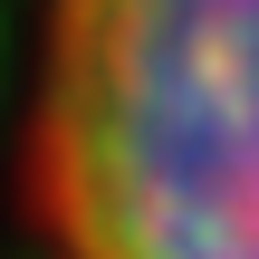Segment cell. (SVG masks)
Listing matches in <instances>:
<instances>
[{
  "mask_svg": "<svg viewBox=\"0 0 259 259\" xmlns=\"http://www.w3.org/2000/svg\"><path fill=\"white\" fill-rule=\"evenodd\" d=\"M19 259H259V0H38Z\"/></svg>",
  "mask_w": 259,
  "mask_h": 259,
  "instance_id": "6da1fadb",
  "label": "cell"
}]
</instances>
